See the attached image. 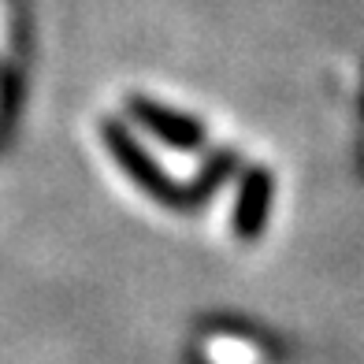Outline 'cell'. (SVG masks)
<instances>
[{
    "mask_svg": "<svg viewBox=\"0 0 364 364\" xmlns=\"http://www.w3.org/2000/svg\"><path fill=\"white\" fill-rule=\"evenodd\" d=\"M235 171V153L230 149H223V153H216L208 164H205V171L197 175V186H186V193H190V205H197V201H205V197L220 186V182Z\"/></svg>",
    "mask_w": 364,
    "mask_h": 364,
    "instance_id": "cell-4",
    "label": "cell"
},
{
    "mask_svg": "<svg viewBox=\"0 0 364 364\" xmlns=\"http://www.w3.org/2000/svg\"><path fill=\"white\" fill-rule=\"evenodd\" d=\"M101 141L108 145L112 160L130 175V182H134L138 190H145L149 197H156L160 205L190 208V193H186V186H178V182L168 178V171H164L160 164L145 153L141 141L130 134V127H127V123H119V119H105V123H101Z\"/></svg>",
    "mask_w": 364,
    "mask_h": 364,
    "instance_id": "cell-1",
    "label": "cell"
},
{
    "mask_svg": "<svg viewBox=\"0 0 364 364\" xmlns=\"http://www.w3.org/2000/svg\"><path fill=\"white\" fill-rule=\"evenodd\" d=\"M127 112L134 115V123H141L149 134H156L164 145L171 149H182V153H190V149H201L205 145V127L201 119H193V115H182L175 108H164L160 101L153 97H127Z\"/></svg>",
    "mask_w": 364,
    "mask_h": 364,
    "instance_id": "cell-2",
    "label": "cell"
},
{
    "mask_svg": "<svg viewBox=\"0 0 364 364\" xmlns=\"http://www.w3.org/2000/svg\"><path fill=\"white\" fill-rule=\"evenodd\" d=\"M268 208H272V175L264 168H250L238 190V205H235V235L253 242L264 223H268Z\"/></svg>",
    "mask_w": 364,
    "mask_h": 364,
    "instance_id": "cell-3",
    "label": "cell"
}]
</instances>
